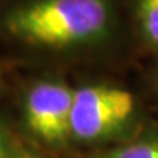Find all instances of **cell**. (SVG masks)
<instances>
[{
  "instance_id": "3",
  "label": "cell",
  "mask_w": 158,
  "mask_h": 158,
  "mask_svg": "<svg viewBox=\"0 0 158 158\" xmlns=\"http://www.w3.org/2000/svg\"><path fill=\"white\" fill-rule=\"evenodd\" d=\"M74 90L59 81L37 82L24 102L28 129L48 145L61 146L71 135Z\"/></svg>"
},
{
  "instance_id": "5",
  "label": "cell",
  "mask_w": 158,
  "mask_h": 158,
  "mask_svg": "<svg viewBox=\"0 0 158 158\" xmlns=\"http://www.w3.org/2000/svg\"><path fill=\"white\" fill-rule=\"evenodd\" d=\"M91 158H158V137H146L98 153Z\"/></svg>"
},
{
  "instance_id": "1",
  "label": "cell",
  "mask_w": 158,
  "mask_h": 158,
  "mask_svg": "<svg viewBox=\"0 0 158 158\" xmlns=\"http://www.w3.org/2000/svg\"><path fill=\"white\" fill-rule=\"evenodd\" d=\"M112 21L110 0H32L9 11L4 28L31 45L63 49L103 41Z\"/></svg>"
},
{
  "instance_id": "7",
  "label": "cell",
  "mask_w": 158,
  "mask_h": 158,
  "mask_svg": "<svg viewBox=\"0 0 158 158\" xmlns=\"http://www.w3.org/2000/svg\"><path fill=\"white\" fill-rule=\"evenodd\" d=\"M12 158H41L40 156H37L36 153H33L28 149H24V148H13V153H12Z\"/></svg>"
},
{
  "instance_id": "6",
  "label": "cell",
  "mask_w": 158,
  "mask_h": 158,
  "mask_svg": "<svg viewBox=\"0 0 158 158\" xmlns=\"http://www.w3.org/2000/svg\"><path fill=\"white\" fill-rule=\"evenodd\" d=\"M13 148L11 140H9V135L2 124H0V158H12Z\"/></svg>"
},
{
  "instance_id": "4",
  "label": "cell",
  "mask_w": 158,
  "mask_h": 158,
  "mask_svg": "<svg viewBox=\"0 0 158 158\" xmlns=\"http://www.w3.org/2000/svg\"><path fill=\"white\" fill-rule=\"evenodd\" d=\"M135 11L142 37L158 50V0H135Z\"/></svg>"
},
{
  "instance_id": "8",
  "label": "cell",
  "mask_w": 158,
  "mask_h": 158,
  "mask_svg": "<svg viewBox=\"0 0 158 158\" xmlns=\"http://www.w3.org/2000/svg\"><path fill=\"white\" fill-rule=\"evenodd\" d=\"M157 90H158V77H157Z\"/></svg>"
},
{
  "instance_id": "2",
  "label": "cell",
  "mask_w": 158,
  "mask_h": 158,
  "mask_svg": "<svg viewBox=\"0 0 158 158\" xmlns=\"http://www.w3.org/2000/svg\"><path fill=\"white\" fill-rule=\"evenodd\" d=\"M135 95L113 85H87L74 90L71 135L82 142H104L123 137L136 125Z\"/></svg>"
}]
</instances>
